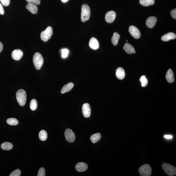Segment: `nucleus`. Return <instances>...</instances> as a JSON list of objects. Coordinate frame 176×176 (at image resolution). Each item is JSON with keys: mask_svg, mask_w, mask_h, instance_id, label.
I'll list each match as a JSON object with an SVG mask.
<instances>
[{"mask_svg": "<svg viewBox=\"0 0 176 176\" xmlns=\"http://www.w3.org/2000/svg\"><path fill=\"white\" fill-rule=\"evenodd\" d=\"M33 63L36 69L39 70L41 68L44 63V59L42 54L39 53L34 54L33 59Z\"/></svg>", "mask_w": 176, "mask_h": 176, "instance_id": "nucleus-1", "label": "nucleus"}, {"mask_svg": "<svg viewBox=\"0 0 176 176\" xmlns=\"http://www.w3.org/2000/svg\"><path fill=\"white\" fill-rule=\"evenodd\" d=\"M17 100L21 106L25 105L27 100V94L24 90L20 89L18 90L16 93Z\"/></svg>", "mask_w": 176, "mask_h": 176, "instance_id": "nucleus-2", "label": "nucleus"}, {"mask_svg": "<svg viewBox=\"0 0 176 176\" xmlns=\"http://www.w3.org/2000/svg\"><path fill=\"white\" fill-rule=\"evenodd\" d=\"M90 16V9L87 4L83 5L81 8V20L82 22H85L89 19Z\"/></svg>", "mask_w": 176, "mask_h": 176, "instance_id": "nucleus-3", "label": "nucleus"}, {"mask_svg": "<svg viewBox=\"0 0 176 176\" xmlns=\"http://www.w3.org/2000/svg\"><path fill=\"white\" fill-rule=\"evenodd\" d=\"M162 167L165 172L170 176H175L176 175V168L169 163H163Z\"/></svg>", "mask_w": 176, "mask_h": 176, "instance_id": "nucleus-4", "label": "nucleus"}, {"mask_svg": "<svg viewBox=\"0 0 176 176\" xmlns=\"http://www.w3.org/2000/svg\"><path fill=\"white\" fill-rule=\"evenodd\" d=\"M152 171L151 166L147 164L142 165L138 169V172L141 176H151Z\"/></svg>", "mask_w": 176, "mask_h": 176, "instance_id": "nucleus-5", "label": "nucleus"}, {"mask_svg": "<svg viewBox=\"0 0 176 176\" xmlns=\"http://www.w3.org/2000/svg\"><path fill=\"white\" fill-rule=\"evenodd\" d=\"M53 34V29L51 27H47L46 29L40 34V38L43 41L46 42L51 38Z\"/></svg>", "mask_w": 176, "mask_h": 176, "instance_id": "nucleus-6", "label": "nucleus"}, {"mask_svg": "<svg viewBox=\"0 0 176 176\" xmlns=\"http://www.w3.org/2000/svg\"><path fill=\"white\" fill-rule=\"evenodd\" d=\"M65 136L67 141L69 142H73L75 140V136L74 133L69 128L65 130Z\"/></svg>", "mask_w": 176, "mask_h": 176, "instance_id": "nucleus-7", "label": "nucleus"}, {"mask_svg": "<svg viewBox=\"0 0 176 176\" xmlns=\"http://www.w3.org/2000/svg\"><path fill=\"white\" fill-rule=\"evenodd\" d=\"M129 32L132 36L135 39H138L141 37V33L138 28L134 26H130L129 29Z\"/></svg>", "mask_w": 176, "mask_h": 176, "instance_id": "nucleus-8", "label": "nucleus"}, {"mask_svg": "<svg viewBox=\"0 0 176 176\" xmlns=\"http://www.w3.org/2000/svg\"><path fill=\"white\" fill-rule=\"evenodd\" d=\"M116 14L114 11L108 12L105 15V20L107 23H111L114 22L116 17Z\"/></svg>", "mask_w": 176, "mask_h": 176, "instance_id": "nucleus-9", "label": "nucleus"}, {"mask_svg": "<svg viewBox=\"0 0 176 176\" xmlns=\"http://www.w3.org/2000/svg\"><path fill=\"white\" fill-rule=\"evenodd\" d=\"M82 110L83 115L85 117H89L91 115V108L89 103H85L83 105Z\"/></svg>", "mask_w": 176, "mask_h": 176, "instance_id": "nucleus-10", "label": "nucleus"}, {"mask_svg": "<svg viewBox=\"0 0 176 176\" xmlns=\"http://www.w3.org/2000/svg\"><path fill=\"white\" fill-rule=\"evenodd\" d=\"M23 52L20 49L14 50L11 53V57L15 60H20L23 56Z\"/></svg>", "mask_w": 176, "mask_h": 176, "instance_id": "nucleus-11", "label": "nucleus"}, {"mask_svg": "<svg viewBox=\"0 0 176 176\" xmlns=\"http://www.w3.org/2000/svg\"><path fill=\"white\" fill-rule=\"evenodd\" d=\"M157 21L156 17L150 16L147 19L146 24L147 27L149 28H152L155 26Z\"/></svg>", "mask_w": 176, "mask_h": 176, "instance_id": "nucleus-12", "label": "nucleus"}, {"mask_svg": "<svg viewBox=\"0 0 176 176\" xmlns=\"http://www.w3.org/2000/svg\"><path fill=\"white\" fill-rule=\"evenodd\" d=\"M26 8L33 14H36L38 12L37 7L36 4L31 2H28L26 5Z\"/></svg>", "mask_w": 176, "mask_h": 176, "instance_id": "nucleus-13", "label": "nucleus"}, {"mask_svg": "<svg viewBox=\"0 0 176 176\" xmlns=\"http://www.w3.org/2000/svg\"><path fill=\"white\" fill-rule=\"evenodd\" d=\"M89 46L93 50H97L99 48V44L97 40L94 37L92 38L89 42Z\"/></svg>", "mask_w": 176, "mask_h": 176, "instance_id": "nucleus-14", "label": "nucleus"}, {"mask_svg": "<svg viewBox=\"0 0 176 176\" xmlns=\"http://www.w3.org/2000/svg\"><path fill=\"white\" fill-rule=\"evenodd\" d=\"M123 48L125 51L128 54H132L136 53V51H135L134 47L132 45L128 43H126L124 44L123 47Z\"/></svg>", "mask_w": 176, "mask_h": 176, "instance_id": "nucleus-15", "label": "nucleus"}, {"mask_svg": "<svg viewBox=\"0 0 176 176\" xmlns=\"http://www.w3.org/2000/svg\"><path fill=\"white\" fill-rule=\"evenodd\" d=\"M88 167L87 164L83 162L78 163L75 166L76 170L79 172H84L87 169Z\"/></svg>", "mask_w": 176, "mask_h": 176, "instance_id": "nucleus-16", "label": "nucleus"}, {"mask_svg": "<svg viewBox=\"0 0 176 176\" xmlns=\"http://www.w3.org/2000/svg\"><path fill=\"white\" fill-rule=\"evenodd\" d=\"M176 35L173 32H169L163 36L161 38V39L163 41L167 42L171 40H173L176 38Z\"/></svg>", "mask_w": 176, "mask_h": 176, "instance_id": "nucleus-17", "label": "nucleus"}, {"mask_svg": "<svg viewBox=\"0 0 176 176\" xmlns=\"http://www.w3.org/2000/svg\"><path fill=\"white\" fill-rule=\"evenodd\" d=\"M166 78L168 82L172 83L174 82L175 78L173 71L169 69L166 74Z\"/></svg>", "mask_w": 176, "mask_h": 176, "instance_id": "nucleus-18", "label": "nucleus"}, {"mask_svg": "<svg viewBox=\"0 0 176 176\" xmlns=\"http://www.w3.org/2000/svg\"><path fill=\"white\" fill-rule=\"evenodd\" d=\"M116 75L118 79H123L125 75V71L121 67L118 68L116 71Z\"/></svg>", "mask_w": 176, "mask_h": 176, "instance_id": "nucleus-19", "label": "nucleus"}, {"mask_svg": "<svg viewBox=\"0 0 176 176\" xmlns=\"http://www.w3.org/2000/svg\"><path fill=\"white\" fill-rule=\"evenodd\" d=\"M74 86V84L73 83L70 82L67 84L64 85L61 91V93L64 94L66 92H68L71 91L73 89Z\"/></svg>", "mask_w": 176, "mask_h": 176, "instance_id": "nucleus-20", "label": "nucleus"}, {"mask_svg": "<svg viewBox=\"0 0 176 176\" xmlns=\"http://www.w3.org/2000/svg\"><path fill=\"white\" fill-rule=\"evenodd\" d=\"M101 138V134L99 133H97L92 135L90 137V139L92 143L95 144L99 141Z\"/></svg>", "mask_w": 176, "mask_h": 176, "instance_id": "nucleus-21", "label": "nucleus"}, {"mask_svg": "<svg viewBox=\"0 0 176 176\" xmlns=\"http://www.w3.org/2000/svg\"><path fill=\"white\" fill-rule=\"evenodd\" d=\"M120 38V36L118 33L116 32L114 33L111 39L112 42L114 46H116L117 45Z\"/></svg>", "mask_w": 176, "mask_h": 176, "instance_id": "nucleus-22", "label": "nucleus"}, {"mask_svg": "<svg viewBox=\"0 0 176 176\" xmlns=\"http://www.w3.org/2000/svg\"><path fill=\"white\" fill-rule=\"evenodd\" d=\"M1 147L4 150H9L12 149L13 145L11 142H5L2 144Z\"/></svg>", "mask_w": 176, "mask_h": 176, "instance_id": "nucleus-23", "label": "nucleus"}, {"mask_svg": "<svg viewBox=\"0 0 176 176\" xmlns=\"http://www.w3.org/2000/svg\"><path fill=\"white\" fill-rule=\"evenodd\" d=\"M154 3V0H140V4L144 6H148L152 5Z\"/></svg>", "mask_w": 176, "mask_h": 176, "instance_id": "nucleus-24", "label": "nucleus"}, {"mask_svg": "<svg viewBox=\"0 0 176 176\" xmlns=\"http://www.w3.org/2000/svg\"><path fill=\"white\" fill-rule=\"evenodd\" d=\"M39 138L42 141H45L47 139V132L44 130L40 131L39 133Z\"/></svg>", "mask_w": 176, "mask_h": 176, "instance_id": "nucleus-25", "label": "nucleus"}, {"mask_svg": "<svg viewBox=\"0 0 176 176\" xmlns=\"http://www.w3.org/2000/svg\"><path fill=\"white\" fill-rule=\"evenodd\" d=\"M7 122L8 124L11 126H15L18 124V121L16 118H11L8 119L7 120Z\"/></svg>", "mask_w": 176, "mask_h": 176, "instance_id": "nucleus-26", "label": "nucleus"}, {"mask_svg": "<svg viewBox=\"0 0 176 176\" xmlns=\"http://www.w3.org/2000/svg\"><path fill=\"white\" fill-rule=\"evenodd\" d=\"M30 107L31 110L34 111L37 108V103L36 100L32 99L30 101Z\"/></svg>", "mask_w": 176, "mask_h": 176, "instance_id": "nucleus-27", "label": "nucleus"}, {"mask_svg": "<svg viewBox=\"0 0 176 176\" xmlns=\"http://www.w3.org/2000/svg\"><path fill=\"white\" fill-rule=\"evenodd\" d=\"M140 82L141 83L142 86L145 87L147 86L148 84V80L147 79L146 76L142 75L140 78Z\"/></svg>", "mask_w": 176, "mask_h": 176, "instance_id": "nucleus-28", "label": "nucleus"}, {"mask_svg": "<svg viewBox=\"0 0 176 176\" xmlns=\"http://www.w3.org/2000/svg\"><path fill=\"white\" fill-rule=\"evenodd\" d=\"M62 57L63 58H65L68 56L69 51L67 49H63L61 50Z\"/></svg>", "mask_w": 176, "mask_h": 176, "instance_id": "nucleus-29", "label": "nucleus"}, {"mask_svg": "<svg viewBox=\"0 0 176 176\" xmlns=\"http://www.w3.org/2000/svg\"><path fill=\"white\" fill-rule=\"evenodd\" d=\"M21 174V171L19 169H17L12 172L9 176H20Z\"/></svg>", "mask_w": 176, "mask_h": 176, "instance_id": "nucleus-30", "label": "nucleus"}, {"mask_svg": "<svg viewBox=\"0 0 176 176\" xmlns=\"http://www.w3.org/2000/svg\"><path fill=\"white\" fill-rule=\"evenodd\" d=\"M46 176V171L43 167L40 168L38 173L37 176Z\"/></svg>", "mask_w": 176, "mask_h": 176, "instance_id": "nucleus-31", "label": "nucleus"}, {"mask_svg": "<svg viewBox=\"0 0 176 176\" xmlns=\"http://www.w3.org/2000/svg\"><path fill=\"white\" fill-rule=\"evenodd\" d=\"M2 5L4 6H8L10 3V0H0Z\"/></svg>", "mask_w": 176, "mask_h": 176, "instance_id": "nucleus-32", "label": "nucleus"}, {"mask_svg": "<svg viewBox=\"0 0 176 176\" xmlns=\"http://www.w3.org/2000/svg\"><path fill=\"white\" fill-rule=\"evenodd\" d=\"M28 2H31L37 5H39L40 3V0H26Z\"/></svg>", "mask_w": 176, "mask_h": 176, "instance_id": "nucleus-33", "label": "nucleus"}, {"mask_svg": "<svg viewBox=\"0 0 176 176\" xmlns=\"http://www.w3.org/2000/svg\"><path fill=\"white\" fill-rule=\"evenodd\" d=\"M171 15L172 17L175 19H176V9H173L172 11H171Z\"/></svg>", "mask_w": 176, "mask_h": 176, "instance_id": "nucleus-34", "label": "nucleus"}, {"mask_svg": "<svg viewBox=\"0 0 176 176\" xmlns=\"http://www.w3.org/2000/svg\"><path fill=\"white\" fill-rule=\"evenodd\" d=\"M4 13V9L2 5L0 3V14L3 15Z\"/></svg>", "mask_w": 176, "mask_h": 176, "instance_id": "nucleus-35", "label": "nucleus"}, {"mask_svg": "<svg viewBox=\"0 0 176 176\" xmlns=\"http://www.w3.org/2000/svg\"><path fill=\"white\" fill-rule=\"evenodd\" d=\"M164 137L166 139H171L173 138V136L171 135H165L164 136Z\"/></svg>", "mask_w": 176, "mask_h": 176, "instance_id": "nucleus-36", "label": "nucleus"}, {"mask_svg": "<svg viewBox=\"0 0 176 176\" xmlns=\"http://www.w3.org/2000/svg\"><path fill=\"white\" fill-rule=\"evenodd\" d=\"M3 48V45L2 43L0 42V53H1Z\"/></svg>", "mask_w": 176, "mask_h": 176, "instance_id": "nucleus-37", "label": "nucleus"}, {"mask_svg": "<svg viewBox=\"0 0 176 176\" xmlns=\"http://www.w3.org/2000/svg\"><path fill=\"white\" fill-rule=\"evenodd\" d=\"M62 2H63V3H65L68 1V0H61Z\"/></svg>", "mask_w": 176, "mask_h": 176, "instance_id": "nucleus-38", "label": "nucleus"}, {"mask_svg": "<svg viewBox=\"0 0 176 176\" xmlns=\"http://www.w3.org/2000/svg\"><path fill=\"white\" fill-rule=\"evenodd\" d=\"M126 42H128V40H126Z\"/></svg>", "mask_w": 176, "mask_h": 176, "instance_id": "nucleus-39", "label": "nucleus"}]
</instances>
